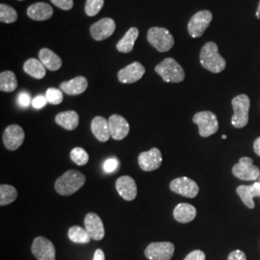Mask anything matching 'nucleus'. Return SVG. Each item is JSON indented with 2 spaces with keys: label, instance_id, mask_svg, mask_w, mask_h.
<instances>
[{
  "label": "nucleus",
  "instance_id": "nucleus-1",
  "mask_svg": "<svg viewBox=\"0 0 260 260\" xmlns=\"http://www.w3.org/2000/svg\"><path fill=\"white\" fill-rule=\"evenodd\" d=\"M200 62L205 70L220 74L226 67V62L219 53V48L214 42H208L202 48L200 53Z\"/></svg>",
  "mask_w": 260,
  "mask_h": 260
},
{
  "label": "nucleus",
  "instance_id": "nucleus-2",
  "mask_svg": "<svg viewBox=\"0 0 260 260\" xmlns=\"http://www.w3.org/2000/svg\"><path fill=\"white\" fill-rule=\"evenodd\" d=\"M86 177L82 173L76 170H70L63 176L57 178L55 182L56 192L61 196H71L77 192L85 184Z\"/></svg>",
  "mask_w": 260,
  "mask_h": 260
},
{
  "label": "nucleus",
  "instance_id": "nucleus-3",
  "mask_svg": "<svg viewBox=\"0 0 260 260\" xmlns=\"http://www.w3.org/2000/svg\"><path fill=\"white\" fill-rule=\"evenodd\" d=\"M155 72L167 83H179L185 78L182 67L173 58H166L155 67Z\"/></svg>",
  "mask_w": 260,
  "mask_h": 260
},
{
  "label": "nucleus",
  "instance_id": "nucleus-4",
  "mask_svg": "<svg viewBox=\"0 0 260 260\" xmlns=\"http://www.w3.org/2000/svg\"><path fill=\"white\" fill-rule=\"evenodd\" d=\"M233 114L232 124L236 128H243L249 122V111L251 102L247 94H239L235 96L232 102Z\"/></svg>",
  "mask_w": 260,
  "mask_h": 260
},
{
  "label": "nucleus",
  "instance_id": "nucleus-5",
  "mask_svg": "<svg viewBox=\"0 0 260 260\" xmlns=\"http://www.w3.org/2000/svg\"><path fill=\"white\" fill-rule=\"evenodd\" d=\"M147 38L150 46L159 52H167L175 45L174 36L166 28L151 27L148 31Z\"/></svg>",
  "mask_w": 260,
  "mask_h": 260
},
{
  "label": "nucleus",
  "instance_id": "nucleus-6",
  "mask_svg": "<svg viewBox=\"0 0 260 260\" xmlns=\"http://www.w3.org/2000/svg\"><path fill=\"white\" fill-rule=\"evenodd\" d=\"M193 122L199 126V133L202 137H209L219 129L217 116L210 111L197 113L193 117Z\"/></svg>",
  "mask_w": 260,
  "mask_h": 260
},
{
  "label": "nucleus",
  "instance_id": "nucleus-7",
  "mask_svg": "<svg viewBox=\"0 0 260 260\" xmlns=\"http://www.w3.org/2000/svg\"><path fill=\"white\" fill-rule=\"evenodd\" d=\"M213 15L210 11L203 10L191 18L188 22V32L192 38H200L204 35L205 30L210 25Z\"/></svg>",
  "mask_w": 260,
  "mask_h": 260
},
{
  "label": "nucleus",
  "instance_id": "nucleus-8",
  "mask_svg": "<svg viewBox=\"0 0 260 260\" xmlns=\"http://www.w3.org/2000/svg\"><path fill=\"white\" fill-rule=\"evenodd\" d=\"M175 245L171 242H153L145 250V255L149 260L172 259Z\"/></svg>",
  "mask_w": 260,
  "mask_h": 260
},
{
  "label": "nucleus",
  "instance_id": "nucleus-9",
  "mask_svg": "<svg viewBox=\"0 0 260 260\" xmlns=\"http://www.w3.org/2000/svg\"><path fill=\"white\" fill-rule=\"evenodd\" d=\"M233 176L241 180H255L260 176L258 168L252 164V159L242 157L233 168Z\"/></svg>",
  "mask_w": 260,
  "mask_h": 260
},
{
  "label": "nucleus",
  "instance_id": "nucleus-10",
  "mask_svg": "<svg viewBox=\"0 0 260 260\" xmlns=\"http://www.w3.org/2000/svg\"><path fill=\"white\" fill-rule=\"evenodd\" d=\"M170 189L175 194L193 199L199 194L200 188L195 181L189 177H177L170 183Z\"/></svg>",
  "mask_w": 260,
  "mask_h": 260
},
{
  "label": "nucleus",
  "instance_id": "nucleus-11",
  "mask_svg": "<svg viewBox=\"0 0 260 260\" xmlns=\"http://www.w3.org/2000/svg\"><path fill=\"white\" fill-rule=\"evenodd\" d=\"M32 253L38 260H55L54 245L46 237L39 236L32 244Z\"/></svg>",
  "mask_w": 260,
  "mask_h": 260
},
{
  "label": "nucleus",
  "instance_id": "nucleus-12",
  "mask_svg": "<svg viewBox=\"0 0 260 260\" xmlns=\"http://www.w3.org/2000/svg\"><path fill=\"white\" fill-rule=\"evenodd\" d=\"M25 138L24 131L18 124H11L6 127L3 133V143L6 149L16 150L23 144Z\"/></svg>",
  "mask_w": 260,
  "mask_h": 260
},
{
  "label": "nucleus",
  "instance_id": "nucleus-13",
  "mask_svg": "<svg viewBox=\"0 0 260 260\" xmlns=\"http://www.w3.org/2000/svg\"><path fill=\"white\" fill-rule=\"evenodd\" d=\"M116 29V23L114 19L104 18L98 22L93 23L90 27V34L95 41H103L111 37Z\"/></svg>",
  "mask_w": 260,
  "mask_h": 260
},
{
  "label": "nucleus",
  "instance_id": "nucleus-14",
  "mask_svg": "<svg viewBox=\"0 0 260 260\" xmlns=\"http://www.w3.org/2000/svg\"><path fill=\"white\" fill-rule=\"evenodd\" d=\"M139 166L145 172H152L157 170L162 164L161 151L156 148L150 149L149 151L141 152L138 156Z\"/></svg>",
  "mask_w": 260,
  "mask_h": 260
},
{
  "label": "nucleus",
  "instance_id": "nucleus-15",
  "mask_svg": "<svg viewBox=\"0 0 260 260\" xmlns=\"http://www.w3.org/2000/svg\"><path fill=\"white\" fill-rule=\"evenodd\" d=\"M85 230L89 233L91 239L95 241L103 240L105 236V230L102 219L95 213H88L84 220Z\"/></svg>",
  "mask_w": 260,
  "mask_h": 260
},
{
  "label": "nucleus",
  "instance_id": "nucleus-16",
  "mask_svg": "<svg viewBox=\"0 0 260 260\" xmlns=\"http://www.w3.org/2000/svg\"><path fill=\"white\" fill-rule=\"evenodd\" d=\"M146 73L145 67L139 62L131 63L125 68L121 69L118 73V78L121 83L131 84L139 81Z\"/></svg>",
  "mask_w": 260,
  "mask_h": 260
},
{
  "label": "nucleus",
  "instance_id": "nucleus-17",
  "mask_svg": "<svg viewBox=\"0 0 260 260\" xmlns=\"http://www.w3.org/2000/svg\"><path fill=\"white\" fill-rule=\"evenodd\" d=\"M111 137L114 140H123L129 133V123L120 115H112L108 120Z\"/></svg>",
  "mask_w": 260,
  "mask_h": 260
},
{
  "label": "nucleus",
  "instance_id": "nucleus-18",
  "mask_svg": "<svg viewBox=\"0 0 260 260\" xmlns=\"http://www.w3.org/2000/svg\"><path fill=\"white\" fill-rule=\"evenodd\" d=\"M116 189L121 198L127 202L133 201L137 197L136 182L128 176H123L117 179Z\"/></svg>",
  "mask_w": 260,
  "mask_h": 260
},
{
  "label": "nucleus",
  "instance_id": "nucleus-19",
  "mask_svg": "<svg viewBox=\"0 0 260 260\" xmlns=\"http://www.w3.org/2000/svg\"><path fill=\"white\" fill-rule=\"evenodd\" d=\"M236 192L240 197L243 204L250 209L254 208L253 198L260 197V182H255L252 185H240L237 187Z\"/></svg>",
  "mask_w": 260,
  "mask_h": 260
},
{
  "label": "nucleus",
  "instance_id": "nucleus-20",
  "mask_svg": "<svg viewBox=\"0 0 260 260\" xmlns=\"http://www.w3.org/2000/svg\"><path fill=\"white\" fill-rule=\"evenodd\" d=\"M87 87H88V80L84 76H76L70 81H65L60 84L61 91L69 95L81 94L86 91Z\"/></svg>",
  "mask_w": 260,
  "mask_h": 260
},
{
  "label": "nucleus",
  "instance_id": "nucleus-21",
  "mask_svg": "<svg viewBox=\"0 0 260 260\" xmlns=\"http://www.w3.org/2000/svg\"><path fill=\"white\" fill-rule=\"evenodd\" d=\"M53 15V9L45 2H38L28 7L27 16L33 20L43 21L49 19Z\"/></svg>",
  "mask_w": 260,
  "mask_h": 260
},
{
  "label": "nucleus",
  "instance_id": "nucleus-22",
  "mask_svg": "<svg viewBox=\"0 0 260 260\" xmlns=\"http://www.w3.org/2000/svg\"><path fill=\"white\" fill-rule=\"evenodd\" d=\"M91 130L93 136L101 142H107L111 137L108 121L101 116L93 118L91 122Z\"/></svg>",
  "mask_w": 260,
  "mask_h": 260
},
{
  "label": "nucleus",
  "instance_id": "nucleus-23",
  "mask_svg": "<svg viewBox=\"0 0 260 260\" xmlns=\"http://www.w3.org/2000/svg\"><path fill=\"white\" fill-rule=\"evenodd\" d=\"M39 58L46 69L51 72H56L62 67L61 58L49 48H42L39 52Z\"/></svg>",
  "mask_w": 260,
  "mask_h": 260
},
{
  "label": "nucleus",
  "instance_id": "nucleus-24",
  "mask_svg": "<svg viewBox=\"0 0 260 260\" xmlns=\"http://www.w3.org/2000/svg\"><path fill=\"white\" fill-rule=\"evenodd\" d=\"M56 123L67 130H75L79 124V116L75 111L61 112L55 117Z\"/></svg>",
  "mask_w": 260,
  "mask_h": 260
},
{
  "label": "nucleus",
  "instance_id": "nucleus-25",
  "mask_svg": "<svg viewBox=\"0 0 260 260\" xmlns=\"http://www.w3.org/2000/svg\"><path fill=\"white\" fill-rule=\"evenodd\" d=\"M197 216L195 206L189 204H179L174 209V217L177 222L187 223L192 222Z\"/></svg>",
  "mask_w": 260,
  "mask_h": 260
},
{
  "label": "nucleus",
  "instance_id": "nucleus-26",
  "mask_svg": "<svg viewBox=\"0 0 260 260\" xmlns=\"http://www.w3.org/2000/svg\"><path fill=\"white\" fill-rule=\"evenodd\" d=\"M139 37V30L136 27H131L125 35L121 38L117 44V49L121 53H129L133 50L136 40Z\"/></svg>",
  "mask_w": 260,
  "mask_h": 260
},
{
  "label": "nucleus",
  "instance_id": "nucleus-27",
  "mask_svg": "<svg viewBox=\"0 0 260 260\" xmlns=\"http://www.w3.org/2000/svg\"><path fill=\"white\" fill-rule=\"evenodd\" d=\"M23 70L28 75L36 79H43L47 74L46 67L40 60L35 58L28 59L23 65Z\"/></svg>",
  "mask_w": 260,
  "mask_h": 260
},
{
  "label": "nucleus",
  "instance_id": "nucleus-28",
  "mask_svg": "<svg viewBox=\"0 0 260 260\" xmlns=\"http://www.w3.org/2000/svg\"><path fill=\"white\" fill-rule=\"evenodd\" d=\"M18 88L16 75L11 71H5L0 74V90L1 92L12 93Z\"/></svg>",
  "mask_w": 260,
  "mask_h": 260
},
{
  "label": "nucleus",
  "instance_id": "nucleus-29",
  "mask_svg": "<svg viewBox=\"0 0 260 260\" xmlns=\"http://www.w3.org/2000/svg\"><path fill=\"white\" fill-rule=\"evenodd\" d=\"M68 236L71 241L78 244H87L91 240V237L87 231L78 225L72 226L68 232Z\"/></svg>",
  "mask_w": 260,
  "mask_h": 260
},
{
  "label": "nucleus",
  "instance_id": "nucleus-30",
  "mask_svg": "<svg viewBox=\"0 0 260 260\" xmlns=\"http://www.w3.org/2000/svg\"><path fill=\"white\" fill-rule=\"evenodd\" d=\"M18 198V191L15 187L2 184L0 186V205H8L14 203Z\"/></svg>",
  "mask_w": 260,
  "mask_h": 260
},
{
  "label": "nucleus",
  "instance_id": "nucleus-31",
  "mask_svg": "<svg viewBox=\"0 0 260 260\" xmlns=\"http://www.w3.org/2000/svg\"><path fill=\"white\" fill-rule=\"evenodd\" d=\"M18 19L17 11L6 4H0V21L3 23H13Z\"/></svg>",
  "mask_w": 260,
  "mask_h": 260
},
{
  "label": "nucleus",
  "instance_id": "nucleus-32",
  "mask_svg": "<svg viewBox=\"0 0 260 260\" xmlns=\"http://www.w3.org/2000/svg\"><path fill=\"white\" fill-rule=\"evenodd\" d=\"M71 159L76 165L84 166L89 161V154L82 148H75L71 151Z\"/></svg>",
  "mask_w": 260,
  "mask_h": 260
},
{
  "label": "nucleus",
  "instance_id": "nucleus-33",
  "mask_svg": "<svg viewBox=\"0 0 260 260\" xmlns=\"http://www.w3.org/2000/svg\"><path fill=\"white\" fill-rule=\"evenodd\" d=\"M104 5V0H87L85 4V13L89 17L98 15Z\"/></svg>",
  "mask_w": 260,
  "mask_h": 260
},
{
  "label": "nucleus",
  "instance_id": "nucleus-34",
  "mask_svg": "<svg viewBox=\"0 0 260 260\" xmlns=\"http://www.w3.org/2000/svg\"><path fill=\"white\" fill-rule=\"evenodd\" d=\"M47 103L52 105H58L63 102V93L62 91L56 89V88H49L47 89L46 93Z\"/></svg>",
  "mask_w": 260,
  "mask_h": 260
},
{
  "label": "nucleus",
  "instance_id": "nucleus-35",
  "mask_svg": "<svg viewBox=\"0 0 260 260\" xmlns=\"http://www.w3.org/2000/svg\"><path fill=\"white\" fill-rule=\"evenodd\" d=\"M118 168H119V161L116 158H108L103 164V170L107 174L114 173Z\"/></svg>",
  "mask_w": 260,
  "mask_h": 260
},
{
  "label": "nucleus",
  "instance_id": "nucleus-36",
  "mask_svg": "<svg viewBox=\"0 0 260 260\" xmlns=\"http://www.w3.org/2000/svg\"><path fill=\"white\" fill-rule=\"evenodd\" d=\"M52 4L60 9L69 11L74 7V0H50Z\"/></svg>",
  "mask_w": 260,
  "mask_h": 260
},
{
  "label": "nucleus",
  "instance_id": "nucleus-37",
  "mask_svg": "<svg viewBox=\"0 0 260 260\" xmlns=\"http://www.w3.org/2000/svg\"><path fill=\"white\" fill-rule=\"evenodd\" d=\"M205 253L203 251L196 250V251H191L184 260H205Z\"/></svg>",
  "mask_w": 260,
  "mask_h": 260
},
{
  "label": "nucleus",
  "instance_id": "nucleus-38",
  "mask_svg": "<svg viewBox=\"0 0 260 260\" xmlns=\"http://www.w3.org/2000/svg\"><path fill=\"white\" fill-rule=\"evenodd\" d=\"M47 100L46 96L44 95H37L34 100H33V106L36 108V109H40V108H43L46 104H47Z\"/></svg>",
  "mask_w": 260,
  "mask_h": 260
},
{
  "label": "nucleus",
  "instance_id": "nucleus-39",
  "mask_svg": "<svg viewBox=\"0 0 260 260\" xmlns=\"http://www.w3.org/2000/svg\"><path fill=\"white\" fill-rule=\"evenodd\" d=\"M228 260H247V257L244 251L235 250L230 253Z\"/></svg>",
  "mask_w": 260,
  "mask_h": 260
},
{
  "label": "nucleus",
  "instance_id": "nucleus-40",
  "mask_svg": "<svg viewBox=\"0 0 260 260\" xmlns=\"http://www.w3.org/2000/svg\"><path fill=\"white\" fill-rule=\"evenodd\" d=\"M19 103L22 107H28L30 104V96L26 93H21L19 95Z\"/></svg>",
  "mask_w": 260,
  "mask_h": 260
},
{
  "label": "nucleus",
  "instance_id": "nucleus-41",
  "mask_svg": "<svg viewBox=\"0 0 260 260\" xmlns=\"http://www.w3.org/2000/svg\"><path fill=\"white\" fill-rule=\"evenodd\" d=\"M93 260H105V255H104L103 250L98 249L96 251H94Z\"/></svg>",
  "mask_w": 260,
  "mask_h": 260
},
{
  "label": "nucleus",
  "instance_id": "nucleus-42",
  "mask_svg": "<svg viewBox=\"0 0 260 260\" xmlns=\"http://www.w3.org/2000/svg\"><path fill=\"white\" fill-rule=\"evenodd\" d=\"M253 150L260 157V137L254 141L253 143Z\"/></svg>",
  "mask_w": 260,
  "mask_h": 260
},
{
  "label": "nucleus",
  "instance_id": "nucleus-43",
  "mask_svg": "<svg viewBox=\"0 0 260 260\" xmlns=\"http://www.w3.org/2000/svg\"><path fill=\"white\" fill-rule=\"evenodd\" d=\"M256 18H257L258 19H260V1L259 3H258V7H257V10H256Z\"/></svg>",
  "mask_w": 260,
  "mask_h": 260
},
{
  "label": "nucleus",
  "instance_id": "nucleus-44",
  "mask_svg": "<svg viewBox=\"0 0 260 260\" xmlns=\"http://www.w3.org/2000/svg\"><path fill=\"white\" fill-rule=\"evenodd\" d=\"M222 138H223V139H226V135H223Z\"/></svg>",
  "mask_w": 260,
  "mask_h": 260
},
{
  "label": "nucleus",
  "instance_id": "nucleus-45",
  "mask_svg": "<svg viewBox=\"0 0 260 260\" xmlns=\"http://www.w3.org/2000/svg\"><path fill=\"white\" fill-rule=\"evenodd\" d=\"M19 1H23V0H19Z\"/></svg>",
  "mask_w": 260,
  "mask_h": 260
}]
</instances>
